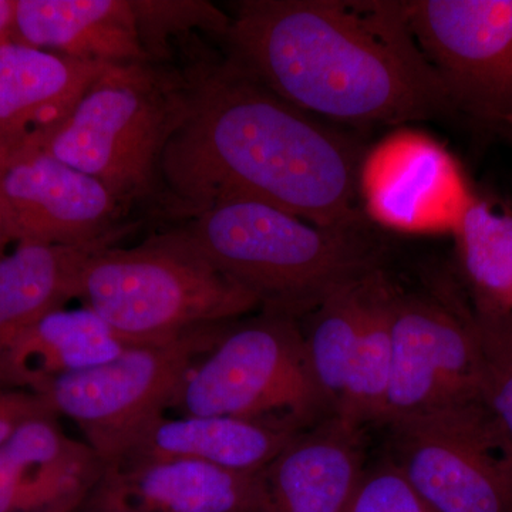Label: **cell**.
<instances>
[{"instance_id": "1", "label": "cell", "mask_w": 512, "mask_h": 512, "mask_svg": "<svg viewBox=\"0 0 512 512\" xmlns=\"http://www.w3.org/2000/svg\"><path fill=\"white\" fill-rule=\"evenodd\" d=\"M180 64L187 113L163 158L160 212L184 221L247 198L325 228L366 225L357 197L362 146L276 96L227 55L197 45Z\"/></svg>"}, {"instance_id": "2", "label": "cell", "mask_w": 512, "mask_h": 512, "mask_svg": "<svg viewBox=\"0 0 512 512\" xmlns=\"http://www.w3.org/2000/svg\"><path fill=\"white\" fill-rule=\"evenodd\" d=\"M221 42L229 59L316 119L402 127L454 110L404 2L242 0Z\"/></svg>"}, {"instance_id": "3", "label": "cell", "mask_w": 512, "mask_h": 512, "mask_svg": "<svg viewBox=\"0 0 512 512\" xmlns=\"http://www.w3.org/2000/svg\"><path fill=\"white\" fill-rule=\"evenodd\" d=\"M259 312L305 319L330 295L382 269L366 225L325 228L247 198L214 202L175 227Z\"/></svg>"}, {"instance_id": "4", "label": "cell", "mask_w": 512, "mask_h": 512, "mask_svg": "<svg viewBox=\"0 0 512 512\" xmlns=\"http://www.w3.org/2000/svg\"><path fill=\"white\" fill-rule=\"evenodd\" d=\"M187 113L175 64H111L62 126L42 138L60 161L96 178L130 210L163 202V158Z\"/></svg>"}, {"instance_id": "5", "label": "cell", "mask_w": 512, "mask_h": 512, "mask_svg": "<svg viewBox=\"0 0 512 512\" xmlns=\"http://www.w3.org/2000/svg\"><path fill=\"white\" fill-rule=\"evenodd\" d=\"M79 299L128 346L167 342L259 312L254 296L215 269L177 228L136 247L100 249L84 268Z\"/></svg>"}, {"instance_id": "6", "label": "cell", "mask_w": 512, "mask_h": 512, "mask_svg": "<svg viewBox=\"0 0 512 512\" xmlns=\"http://www.w3.org/2000/svg\"><path fill=\"white\" fill-rule=\"evenodd\" d=\"M173 409L180 416L289 421L302 429L333 416L313 375L301 320L266 312L228 326L192 366Z\"/></svg>"}, {"instance_id": "7", "label": "cell", "mask_w": 512, "mask_h": 512, "mask_svg": "<svg viewBox=\"0 0 512 512\" xmlns=\"http://www.w3.org/2000/svg\"><path fill=\"white\" fill-rule=\"evenodd\" d=\"M232 322L201 326L167 342L128 346L109 362L60 377L42 396L79 427L106 467L113 466L173 409L192 366Z\"/></svg>"}, {"instance_id": "8", "label": "cell", "mask_w": 512, "mask_h": 512, "mask_svg": "<svg viewBox=\"0 0 512 512\" xmlns=\"http://www.w3.org/2000/svg\"><path fill=\"white\" fill-rule=\"evenodd\" d=\"M389 457L430 512H512V480L483 403L392 421Z\"/></svg>"}, {"instance_id": "9", "label": "cell", "mask_w": 512, "mask_h": 512, "mask_svg": "<svg viewBox=\"0 0 512 512\" xmlns=\"http://www.w3.org/2000/svg\"><path fill=\"white\" fill-rule=\"evenodd\" d=\"M473 308L454 296L403 292L393 302V359L380 424L481 403Z\"/></svg>"}, {"instance_id": "10", "label": "cell", "mask_w": 512, "mask_h": 512, "mask_svg": "<svg viewBox=\"0 0 512 512\" xmlns=\"http://www.w3.org/2000/svg\"><path fill=\"white\" fill-rule=\"evenodd\" d=\"M0 205L18 244L90 245L136 224L96 178L53 156L42 138H0Z\"/></svg>"}, {"instance_id": "11", "label": "cell", "mask_w": 512, "mask_h": 512, "mask_svg": "<svg viewBox=\"0 0 512 512\" xmlns=\"http://www.w3.org/2000/svg\"><path fill=\"white\" fill-rule=\"evenodd\" d=\"M406 22L454 110L507 120L512 110V0L404 2Z\"/></svg>"}, {"instance_id": "12", "label": "cell", "mask_w": 512, "mask_h": 512, "mask_svg": "<svg viewBox=\"0 0 512 512\" xmlns=\"http://www.w3.org/2000/svg\"><path fill=\"white\" fill-rule=\"evenodd\" d=\"M357 197L366 221L400 234H454L476 195L430 134L399 127L363 153Z\"/></svg>"}, {"instance_id": "13", "label": "cell", "mask_w": 512, "mask_h": 512, "mask_svg": "<svg viewBox=\"0 0 512 512\" xmlns=\"http://www.w3.org/2000/svg\"><path fill=\"white\" fill-rule=\"evenodd\" d=\"M79 512H269V497L264 470L151 458L107 466Z\"/></svg>"}, {"instance_id": "14", "label": "cell", "mask_w": 512, "mask_h": 512, "mask_svg": "<svg viewBox=\"0 0 512 512\" xmlns=\"http://www.w3.org/2000/svg\"><path fill=\"white\" fill-rule=\"evenodd\" d=\"M359 427L330 416L265 468L269 512H345L366 468Z\"/></svg>"}, {"instance_id": "15", "label": "cell", "mask_w": 512, "mask_h": 512, "mask_svg": "<svg viewBox=\"0 0 512 512\" xmlns=\"http://www.w3.org/2000/svg\"><path fill=\"white\" fill-rule=\"evenodd\" d=\"M111 64L10 40L0 45V138L49 136Z\"/></svg>"}, {"instance_id": "16", "label": "cell", "mask_w": 512, "mask_h": 512, "mask_svg": "<svg viewBox=\"0 0 512 512\" xmlns=\"http://www.w3.org/2000/svg\"><path fill=\"white\" fill-rule=\"evenodd\" d=\"M15 40L82 62H151L131 0H16Z\"/></svg>"}, {"instance_id": "17", "label": "cell", "mask_w": 512, "mask_h": 512, "mask_svg": "<svg viewBox=\"0 0 512 512\" xmlns=\"http://www.w3.org/2000/svg\"><path fill=\"white\" fill-rule=\"evenodd\" d=\"M303 430L306 429L289 421L164 417L137 440L121 461L188 458L228 470L256 473L265 470Z\"/></svg>"}, {"instance_id": "18", "label": "cell", "mask_w": 512, "mask_h": 512, "mask_svg": "<svg viewBox=\"0 0 512 512\" xmlns=\"http://www.w3.org/2000/svg\"><path fill=\"white\" fill-rule=\"evenodd\" d=\"M121 239L76 247L18 244L0 258V365L30 326L79 298L89 259Z\"/></svg>"}, {"instance_id": "19", "label": "cell", "mask_w": 512, "mask_h": 512, "mask_svg": "<svg viewBox=\"0 0 512 512\" xmlns=\"http://www.w3.org/2000/svg\"><path fill=\"white\" fill-rule=\"evenodd\" d=\"M126 348L90 309H59L16 340L0 365V389L43 394L60 377L109 362Z\"/></svg>"}, {"instance_id": "20", "label": "cell", "mask_w": 512, "mask_h": 512, "mask_svg": "<svg viewBox=\"0 0 512 512\" xmlns=\"http://www.w3.org/2000/svg\"><path fill=\"white\" fill-rule=\"evenodd\" d=\"M57 420H30L3 443L18 468V512H79L106 471L103 458Z\"/></svg>"}, {"instance_id": "21", "label": "cell", "mask_w": 512, "mask_h": 512, "mask_svg": "<svg viewBox=\"0 0 512 512\" xmlns=\"http://www.w3.org/2000/svg\"><path fill=\"white\" fill-rule=\"evenodd\" d=\"M396 289L383 269L367 276L362 284L355 357L336 413L359 429L382 420L392 373Z\"/></svg>"}, {"instance_id": "22", "label": "cell", "mask_w": 512, "mask_h": 512, "mask_svg": "<svg viewBox=\"0 0 512 512\" xmlns=\"http://www.w3.org/2000/svg\"><path fill=\"white\" fill-rule=\"evenodd\" d=\"M474 312L512 315V215L474 198L454 232Z\"/></svg>"}, {"instance_id": "23", "label": "cell", "mask_w": 512, "mask_h": 512, "mask_svg": "<svg viewBox=\"0 0 512 512\" xmlns=\"http://www.w3.org/2000/svg\"><path fill=\"white\" fill-rule=\"evenodd\" d=\"M365 279L330 295L306 316V326H302L313 375L333 416L342 403L355 357Z\"/></svg>"}, {"instance_id": "24", "label": "cell", "mask_w": 512, "mask_h": 512, "mask_svg": "<svg viewBox=\"0 0 512 512\" xmlns=\"http://www.w3.org/2000/svg\"><path fill=\"white\" fill-rule=\"evenodd\" d=\"M141 46L154 63L173 64L181 52L200 37L195 30L222 40L229 25L228 13L204 0H131ZM180 52V53H181Z\"/></svg>"}, {"instance_id": "25", "label": "cell", "mask_w": 512, "mask_h": 512, "mask_svg": "<svg viewBox=\"0 0 512 512\" xmlns=\"http://www.w3.org/2000/svg\"><path fill=\"white\" fill-rule=\"evenodd\" d=\"M474 322L483 362L481 403L493 424L512 480V315L474 312Z\"/></svg>"}, {"instance_id": "26", "label": "cell", "mask_w": 512, "mask_h": 512, "mask_svg": "<svg viewBox=\"0 0 512 512\" xmlns=\"http://www.w3.org/2000/svg\"><path fill=\"white\" fill-rule=\"evenodd\" d=\"M345 512L430 511L387 457L377 466L366 468Z\"/></svg>"}, {"instance_id": "27", "label": "cell", "mask_w": 512, "mask_h": 512, "mask_svg": "<svg viewBox=\"0 0 512 512\" xmlns=\"http://www.w3.org/2000/svg\"><path fill=\"white\" fill-rule=\"evenodd\" d=\"M59 417L42 394L23 389H0V446L30 420Z\"/></svg>"}, {"instance_id": "28", "label": "cell", "mask_w": 512, "mask_h": 512, "mask_svg": "<svg viewBox=\"0 0 512 512\" xmlns=\"http://www.w3.org/2000/svg\"><path fill=\"white\" fill-rule=\"evenodd\" d=\"M16 0H0V45L15 40Z\"/></svg>"}, {"instance_id": "29", "label": "cell", "mask_w": 512, "mask_h": 512, "mask_svg": "<svg viewBox=\"0 0 512 512\" xmlns=\"http://www.w3.org/2000/svg\"><path fill=\"white\" fill-rule=\"evenodd\" d=\"M13 241L15 239H13L12 231H10L9 222L6 220L2 205H0V258L5 255L6 247Z\"/></svg>"}, {"instance_id": "30", "label": "cell", "mask_w": 512, "mask_h": 512, "mask_svg": "<svg viewBox=\"0 0 512 512\" xmlns=\"http://www.w3.org/2000/svg\"><path fill=\"white\" fill-rule=\"evenodd\" d=\"M507 120L510 121V123L512 124V110H511L510 116H508Z\"/></svg>"}]
</instances>
